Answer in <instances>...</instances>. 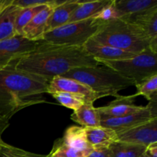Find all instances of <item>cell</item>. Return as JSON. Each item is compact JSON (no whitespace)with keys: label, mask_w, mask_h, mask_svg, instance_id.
Returning a JSON list of instances; mask_svg holds the SVG:
<instances>
[{"label":"cell","mask_w":157,"mask_h":157,"mask_svg":"<svg viewBox=\"0 0 157 157\" xmlns=\"http://www.w3.org/2000/svg\"><path fill=\"white\" fill-rule=\"evenodd\" d=\"M103 21L94 18L67 23L44 33L43 40L51 44L66 46H80L94 36Z\"/></svg>","instance_id":"cell-6"},{"label":"cell","mask_w":157,"mask_h":157,"mask_svg":"<svg viewBox=\"0 0 157 157\" xmlns=\"http://www.w3.org/2000/svg\"><path fill=\"white\" fill-rule=\"evenodd\" d=\"M58 92L79 95L85 98L87 102L91 103H94L100 98L107 97L102 94H98L93 91L87 86L79 81L62 76H56L52 78L48 87L47 94H52Z\"/></svg>","instance_id":"cell-10"},{"label":"cell","mask_w":157,"mask_h":157,"mask_svg":"<svg viewBox=\"0 0 157 157\" xmlns=\"http://www.w3.org/2000/svg\"><path fill=\"white\" fill-rule=\"evenodd\" d=\"M51 95L55 100H57L61 105L67 108L71 109L74 111L79 109L84 103L87 102L85 98L83 97L73 94L58 92V93H54Z\"/></svg>","instance_id":"cell-24"},{"label":"cell","mask_w":157,"mask_h":157,"mask_svg":"<svg viewBox=\"0 0 157 157\" xmlns=\"http://www.w3.org/2000/svg\"><path fill=\"white\" fill-rule=\"evenodd\" d=\"M41 41H31L22 35H15L0 41V70L19 58L32 53L41 44Z\"/></svg>","instance_id":"cell-7"},{"label":"cell","mask_w":157,"mask_h":157,"mask_svg":"<svg viewBox=\"0 0 157 157\" xmlns=\"http://www.w3.org/2000/svg\"><path fill=\"white\" fill-rule=\"evenodd\" d=\"M117 141L149 147L157 143V118L117 133Z\"/></svg>","instance_id":"cell-9"},{"label":"cell","mask_w":157,"mask_h":157,"mask_svg":"<svg viewBox=\"0 0 157 157\" xmlns=\"http://www.w3.org/2000/svg\"><path fill=\"white\" fill-rule=\"evenodd\" d=\"M54 6H46L33 17L24 28L22 36L31 41H41L45 33L46 23L54 9Z\"/></svg>","instance_id":"cell-13"},{"label":"cell","mask_w":157,"mask_h":157,"mask_svg":"<svg viewBox=\"0 0 157 157\" xmlns=\"http://www.w3.org/2000/svg\"><path fill=\"white\" fill-rule=\"evenodd\" d=\"M91 38L136 55L148 48L157 52V40L152 41L139 26L122 18L103 21Z\"/></svg>","instance_id":"cell-3"},{"label":"cell","mask_w":157,"mask_h":157,"mask_svg":"<svg viewBox=\"0 0 157 157\" xmlns=\"http://www.w3.org/2000/svg\"><path fill=\"white\" fill-rule=\"evenodd\" d=\"M120 18L157 7V0H114Z\"/></svg>","instance_id":"cell-20"},{"label":"cell","mask_w":157,"mask_h":157,"mask_svg":"<svg viewBox=\"0 0 157 157\" xmlns=\"http://www.w3.org/2000/svg\"><path fill=\"white\" fill-rule=\"evenodd\" d=\"M157 118V98L144 106L142 110L117 118H101V126L114 130L116 133Z\"/></svg>","instance_id":"cell-8"},{"label":"cell","mask_w":157,"mask_h":157,"mask_svg":"<svg viewBox=\"0 0 157 157\" xmlns=\"http://www.w3.org/2000/svg\"><path fill=\"white\" fill-rule=\"evenodd\" d=\"M140 157H151V156H149V155L147 154V153H146V152H145V153H144V154H143L142 156H141Z\"/></svg>","instance_id":"cell-34"},{"label":"cell","mask_w":157,"mask_h":157,"mask_svg":"<svg viewBox=\"0 0 157 157\" xmlns=\"http://www.w3.org/2000/svg\"><path fill=\"white\" fill-rule=\"evenodd\" d=\"M0 157H14L11 156L10 154H9L8 153H6L2 148L0 149Z\"/></svg>","instance_id":"cell-32"},{"label":"cell","mask_w":157,"mask_h":157,"mask_svg":"<svg viewBox=\"0 0 157 157\" xmlns=\"http://www.w3.org/2000/svg\"><path fill=\"white\" fill-rule=\"evenodd\" d=\"M135 86L137 89L135 94L136 97L144 96L149 101L157 98V75Z\"/></svg>","instance_id":"cell-25"},{"label":"cell","mask_w":157,"mask_h":157,"mask_svg":"<svg viewBox=\"0 0 157 157\" xmlns=\"http://www.w3.org/2000/svg\"><path fill=\"white\" fill-rule=\"evenodd\" d=\"M93 104L91 102L84 103L79 109L74 111L71 115V119L84 128L100 127L101 115Z\"/></svg>","instance_id":"cell-19"},{"label":"cell","mask_w":157,"mask_h":157,"mask_svg":"<svg viewBox=\"0 0 157 157\" xmlns=\"http://www.w3.org/2000/svg\"><path fill=\"white\" fill-rule=\"evenodd\" d=\"M146 153L151 157H157V143L147 147Z\"/></svg>","instance_id":"cell-30"},{"label":"cell","mask_w":157,"mask_h":157,"mask_svg":"<svg viewBox=\"0 0 157 157\" xmlns=\"http://www.w3.org/2000/svg\"><path fill=\"white\" fill-rule=\"evenodd\" d=\"M135 94L129 96L119 95L116 99L109 103L104 107H98L101 118H117L142 110L144 106L135 104Z\"/></svg>","instance_id":"cell-11"},{"label":"cell","mask_w":157,"mask_h":157,"mask_svg":"<svg viewBox=\"0 0 157 157\" xmlns=\"http://www.w3.org/2000/svg\"><path fill=\"white\" fill-rule=\"evenodd\" d=\"M12 2L0 12V41L17 35L15 18L21 9L12 5Z\"/></svg>","instance_id":"cell-21"},{"label":"cell","mask_w":157,"mask_h":157,"mask_svg":"<svg viewBox=\"0 0 157 157\" xmlns=\"http://www.w3.org/2000/svg\"><path fill=\"white\" fill-rule=\"evenodd\" d=\"M59 139L69 148L87 156L94 150L87 142L84 127L71 126L65 130L64 136Z\"/></svg>","instance_id":"cell-14"},{"label":"cell","mask_w":157,"mask_h":157,"mask_svg":"<svg viewBox=\"0 0 157 157\" xmlns=\"http://www.w3.org/2000/svg\"><path fill=\"white\" fill-rule=\"evenodd\" d=\"M62 77L78 81L98 94L106 96H119L118 92L134 86V83L117 72L102 67H83L72 69Z\"/></svg>","instance_id":"cell-4"},{"label":"cell","mask_w":157,"mask_h":157,"mask_svg":"<svg viewBox=\"0 0 157 157\" xmlns=\"http://www.w3.org/2000/svg\"><path fill=\"white\" fill-rule=\"evenodd\" d=\"M46 6H37V7H29L21 9L15 18V29L17 35H22L24 28L29 23L36 14H38L41 9Z\"/></svg>","instance_id":"cell-23"},{"label":"cell","mask_w":157,"mask_h":157,"mask_svg":"<svg viewBox=\"0 0 157 157\" xmlns=\"http://www.w3.org/2000/svg\"><path fill=\"white\" fill-rule=\"evenodd\" d=\"M66 1V0H65ZM65 1H58V0H12V4L20 9L29 7H37L41 6H56L62 5Z\"/></svg>","instance_id":"cell-26"},{"label":"cell","mask_w":157,"mask_h":157,"mask_svg":"<svg viewBox=\"0 0 157 157\" xmlns=\"http://www.w3.org/2000/svg\"><path fill=\"white\" fill-rule=\"evenodd\" d=\"M51 80L16 68L14 62L0 70V116L9 121L19 110L45 103Z\"/></svg>","instance_id":"cell-2"},{"label":"cell","mask_w":157,"mask_h":157,"mask_svg":"<svg viewBox=\"0 0 157 157\" xmlns=\"http://www.w3.org/2000/svg\"><path fill=\"white\" fill-rule=\"evenodd\" d=\"M147 147L117 141L110 146V157H140L147 150Z\"/></svg>","instance_id":"cell-22"},{"label":"cell","mask_w":157,"mask_h":157,"mask_svg":"<svg viewBox=\"0 0 157 157\" xmlns=\"http://www.w3.org/2000/svg\"><path fill=\"white\" fill-rule=\"evenodd\" d=\"M112 0H97V1H79V5L71 15L68 23L93 18Z\"/></svg>","instance_id":"cell-18"},{"label":"cell","mask_w":157,"mask_h":157,"mask_svg":"<svg viewBox=\"0 0 157 157\" xmlns=\"http://www.w3.org/2000/svg\"><path fill=\"white\" fill-rule=\"evenodd\" d=\"M79 5V1L66 0L62 5L54 8L46 23L45 33L68 23L71 15Z\"/></svg>","instance_id":"cell-17"},{"label":"cell","mask_w":157,"mask_h":157,"mask_svg":"<svg viewBox=\"0 0 157 157\" xmlns=\"http://www.w3.org/2000/svg\"><path fill=\"white\" fill-rule=\"evenodd\" d=\"M8 146H9V144H6V143H5L2 140L1 135H0V149L3 148V147H8Z\"/></svg>","instance_id":"cell-33"},{"label":"cell","mask_w":157,"mask_h":157,"mask_svg":"<svg viewBox=\"0 0 157 157\" xmlns=\"http://www.w3.org/2000/svg\"><path fill=\"white\" fill-rule=\"evenodd\" d=\"M93 18L100 20L101 21H109L111 20L120 18V15L114 5V0H112L111 2L104 8L98 15H95Z\"/></svg>","instance_id":"cell-27"},{"label":"cell","mask_w":157,"mask_h":157,"mask_svg":"<svg viewBox=\"0 0 157 157\" xmlns=\"http://www.w3.org/2000/svg\"><path fill=\"white\" fill-rule=\"evenodd\" d=\"M99 64L83 47L58 45L44 40L34 52L14 61L16 68L50 80L72 69L98 67Z\"/></svg>","instance_id":"cell-1"},{"label":"cell","mask_w":157,"mask_h":157,"mask_svg":"<svg viewBox=\"0 0 157 157\" xmlns=\"http://www.w3.org/2000/svg\"><path fill=\"white\" fill-rule=\"evenodd\" d=\"M2 149L6 153H8L11 156L14 157H48L47 155H41L31 153V152L21 150V149L18 148V147H12L11 145H9L6 147H3Z\"/></svg>","instance_id":"cell-28"},{"label":"cell","mask_w":157,"mask_h":157,"mask_svg":"<svg viewBox=\"0 0 157 157\" xmlns=\"http://www.w3.org/2000/svg\"><path fill=\"white\" fill-rule=\"evenodd\" d=\"M87 54L96 60L106 61H119L131 58L136 55V54L125 52L108 44H103L95 41L93 38L89 39L83 45Z\"/></svg>","instance_id":"cell-12"},{"label":"cell","mask_w":157,"mask_h":157,"mask_svg":"<svg viewBox=\"0 0 157 157\" xmlns=\"http://www.w3.org/2000/svg\"><path fill=\"white\" fill-rule=\"evenodd\" d=\"M139 26L152 40H157V7L121 18Z\"/></svg>","instance_id":"cell-15"},{"label":"cell","mask_w":157,"mask_h":157,"mask_svg":"<svg viewBox=\"0 0 157 157\" xmlns=\"http://www.w3.org/2000/svg\"><path fill=\"white\" fill-rule=\"evenodd\" d=\"M87 157H110V153L109 148L94 150Z\"/></svg>","instance_id":"cell-29"},{"label":"cell","mask_w":157,"mask_h":157,"mask_svg":"<svg viewBox=\"0 0 157 157\" xmlns=\"http://www.w3.org/2000/svg\"><path fill=\"white\" fill-rule=\"evenodd\" d=\"M97 61L132 81L134 86L157 75V52H153L150 48L129 59Z\"/></svg>","instance_id":"cell-5"},{"label":"cell","mask_w":157,"mask_h":157,"mask_svg":"<svg viewBox=\"0 0 157 157\" xmlns=\"http://www.w3.org/2000/svg\"><path fill=\"white\" fill-rule=\"evenodd\" d=\"M85 133L87 142L94 150L109 148L110 145L117 141L116 132L102 126L85 128Z\"/></svg>","instance_id":"cell-16"},{"label":"cell","mask_w":157,"mask_h":157,"mask_svg":"<svg viewBox=\"0 0 157 157\" xmlns=\"http://www.w3.org/2000/svg\"><path fill=\"white\" fill-rule=\"evenodd\" d=\"M12 2V0H0V12L4 9L6 6L9 5Z\"/></svg>","instance_id":"cell-31"}]
</instances>
